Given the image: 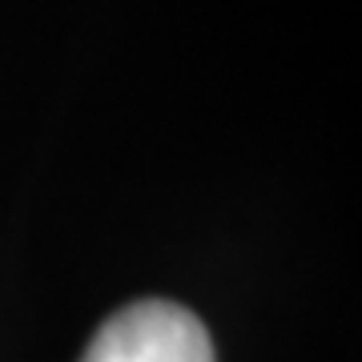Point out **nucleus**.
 <instances>
[{"instance_id":"1","label":"nucleus","mask_w":362,"mask_h":362,"mask_svg":"<svg viewBox=\"0 0 362 362\" xmlns=\"http://www.w3.org/2000/svg\"><path fill=\"white\" fill-rule=\"evenodd\" d=\"M81 362H214V342L185 306L133 302L93 334Z\"/></svg>"}]
</instances>
